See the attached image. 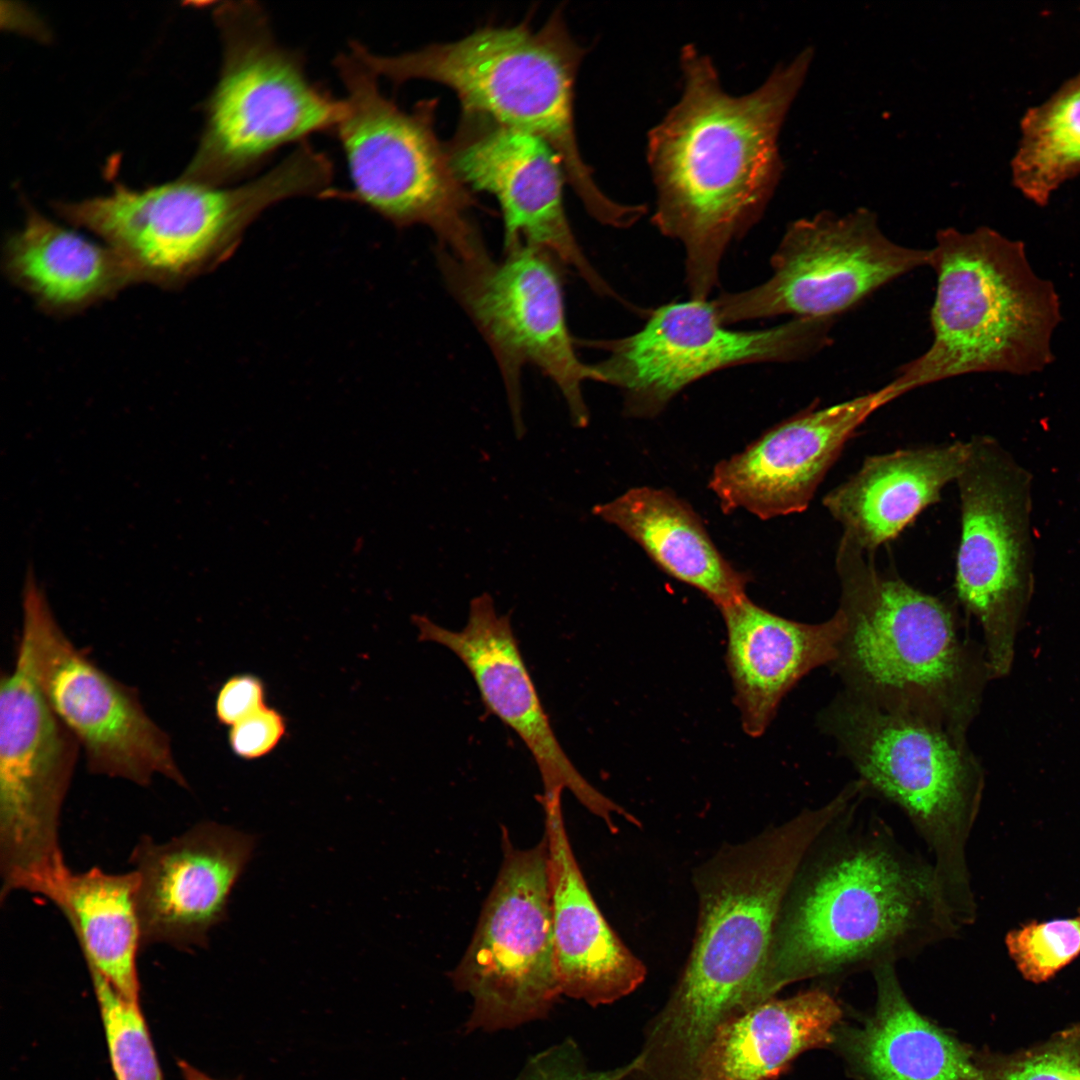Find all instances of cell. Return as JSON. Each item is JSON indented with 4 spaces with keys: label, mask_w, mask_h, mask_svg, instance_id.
Listing matches in <instances>:
<instances>
[{
    "label": "cell",
    "mask_w": 1080,
    "mask_h": 1080,
    "mask_svg": "<svg viewBox=\"0 0 1080 1080\" xmlns=\"http://www.w3.org/2000/svg\"><path fill=\"white\" fill-rule=\"evenodd\" d=\"M813 58L805 48L748 94L724 90L712 59L681 49L683 91L647 136L653 225L685 251L691 299L707 300L727 248L762 217L784 165L777 140Z\"/></svg>",
    "instance_id": "1"
},
{
    "label": "cell",
    "mask_w": 1080,
    "mask_h": 1080,
    "mask_svg": "<svg viewBox=\"0 0 1080 1080\" xmlns=\"http://www.w3.org/2000/svg\"><path fill=\"white\" fill-rule=\"evenodd\" d=\"M862 803L831 823L800 864L776 923L760 1003L797 981L896 964L961 929L930 859L906 848L879 817L858 816Z\"/></svg>",
    "instance_id": "2"
},
{
    "label": "cell",
    "mask_w": 1080,
    "mask_h": 1080,
    "mask_svg": "<svg viewBox=\"0 0 1080 1080\" xmlns=\"http://www.w3.org/2000/svg\"><path fill=\"white\" fill-rule=\"evenodd\" d=\"M858 800L857 787L848 783L823 805L803 809L746 841L726 844L697 868L693 945L657 1017L674 1044L700 1051L723 1024L759 1005L773 934L792 880L816 839Z\"/></svg>",
    "instance_id": "3"
},
{
    "label": "cell",
    "mask_w": 1080,
    "mask_h": 1080,
    "mask_svg": "<svg viewBox=\"0 0 1080 1080\" xmlns=\"http://www.w3.org/2000/svg\"><path fill=\"white\" fill-rule=\"evenodd\" d=\"M352 47L378 77L396 85L442 84L456 94L463 113L544 140L561 159L567 183L601 224L628 228L639 221V205L605 195L581 156L573 106L585 49L569 33L560 9L537 30L528 19L514 26L487 25L456 41L397 55L375 54L357 41Z\"/></svg>",
    "instance_id": "4"
},
{
    "label": "cell",
    "mask_w": 1080,
    "mask_h": 1080,
    "mask_svg": "<svg viewBox=\"0 0 1080 1080\" xmlns=\"http://www.w3.org/2000/svg\"><path fill=\"white\" fill-rule=\"evenodd\" d=\"M845 631L829 665L843 689L967 733L989 680L984 650L943 600L881 572L842 536L835 555Z\"/></svg>",
    "instance_id": "5"
},
{
    "label": "cell",
    "mask_w": 1080,
    "mask_h": 1080,
    "mask_svg": "<svg viewBox=\"0 0 1080 1080\" xmlns=\"http://www.w3.org/2000/svg\"><path fill=\"white\" fill-rule=\"evenodd\" d=\"M933 340L887 386L896 398L935 382L980 372L1029 374L1052 361L1060 321L1053 285L1032 269L1021 242L988 227L936 233Z\"/></svg>",
    "instance_id": "6"
},
{
    "label": "cell",
    "mask_w": 1080,
    "mask_h": 1080,
    "mask_svg": "<svg viewBox=\"0 0 1080 1080\" xmlns=\"http://www.w3.org/2000/svg\"><path fill=\"white\" fill-rule=\"evenodd\" d=\"M869 794L900 808L926 845L943 898L963 926L974 914L966 843L982 769L961 732L932 717L842 689L818 718Z\"/></svg>",
    "instance_id": "7"
},
{
    "label": "cell",
    "mask_w": 1080,
    "mask_h": 1080,
    "mask_svg": "<svg viewBox=\"0 0 1080 1080\" xmlns=\"http://www.w3.org/2000/svg\"><path fill=\"white\" fill-rule=\"evenodd\" d=\"M329 157L302 142L264 174L224 188L183 181L55 205L74 226L99 236L139 272L143 283L184 287L232 256L248 226L266 209L331 190Z\"/></svg>",
    "instance_id": "8"
},
{
    "label": "cell",
    "mask_w": 1080,
    "mask_h": 1080,
    "mask_svg": "<svg viewBox=\"0 0 1080 1080\" xmlns=\"http://www.w3.org/2000/svg\"><path fill=\"white\" fill-rule=\"evenodd\" d=\"M334 66L345 88L333 131L348 166L352 189L332 197L366 205L398 227L424 225L438 249L467 258L485 247L470 218L476 205L453 169L435 131L437 99L401 109L386 97L376 73L350 48Z\"/></svg>",
    "instance_id": "9"
},
{
    "label": "cell",
    "mask_w": 1080,
    "mask_h": 1080,
    "mask_svg": "<svg viewBox=\"0 0 1080 1080\" xmlns=\"http://www.w3.org/2000/svg\"><path fill=\"white\" fill-rule=\"evenodd\" d=\"M216 19L223 65L190 174L221 186L255 173L285 145L333 133L342 99L310 80L303 55L277 41L259 3H227Z\"/></svg>",
    "instance_id": "10"
},
{
    "label": "cell",
    "mask_w": 1080,
    "mask_h": 1080,
    "mask_svg": "<svg viewBox=\"0 0 1080 1080\" xmlns=\"http://www.w3.org/2000/svg\"><path fill=\"white\" fill-rule=\"evenodd\" d=\"M955 482L961 515L955 589L982 629L990 680L1010 670L1033 593V477L999 440L976 435L967 440Z\"/></svg>",
    "instance_id": "11"
},
{
    "label": "cell",
    "mask_w": 1080,
    "mask_h": 1080,
    "mask_svg": "<svg viewBox=\"0 0 1080 1080\" xmlns=\"http://www.w3.org/2000/svg\"><path fill=\"white\" fill-rule=\"evenodd\" d=\"M494 261L486 249L469 259L437 250L449 290L490 346L499 365L515 433L522 437L521 370L531 364L557 385L577 427L589 421L582 383L591 365L577 357L565 318L562 281L548 252L521 244Z\"/></svg>",
    "instance_id": "12"
},
{
    "label": "cell",
    "mask_w": 1080,
    "mask_h": 1080,
    "mask_svg": "<svg viewBox=\"0 0 1080 1080\" xmlns=\"http://www.w3.org/2000/svg\"><path fill=\"white\" fill-rule=\"evenodd\" d=\"M502 863L472 939L451 973L468 994L466 1031L511 1029L544 1018L561 995L557 977L548 843L517 848L502 831Z\"/></svg>",
    "instance_id": "13"
},
{
    "label": "cell",
    "mask_w": 1080,
    "mask_h": 1080,
    "mask_svg": "<svg viewBox=\"0 0 1080 1080\" xmlns=\"http://www.w3.org/2000/svg\"><path fill=\"white\" fill-rule=\"evenodd\" d=\"M22 664L59 720L83 748L89 770L147 786L162 775L186 787L168 735L134 689L79 650L58 624L33 567L22 591Z\"/></svg>",
    "instance_id": "14"
},
{
    "label": "cell",
    "mask_w": 1080,
    "mask_h": 1080,
    "mask_svg": "<svg viewBox=\"0 0 1080 1080\" xmlns=\"http://www.w3.org/2000/svg\"><path fill=\"white\" fill-rule=\"evenodd\" d=\"M836 318H793L758 330H734L711 301L690 299L654 310L637 332L590 341L607 351L592 364L596 382L624 397L626 415L657 416L685 387L716 371L750 363L806 360L831 344Z\"/></svg>",
    "instance_id": "15"
},
{
    "label": "cell",
    "mask_w": 1080,
    "mask_h": 1080,
    "mask_svg": "<svg viewBox=\"0 0 1080 1080\" xmlns=\"http://www.w3.org/2000/svg\"><path fill=\"white\" fill-rule=\"evenodd\" d=\"M80 747L19 662L0 684L1 900L49 898L69 869L59 843L62 806Z\"/></svg>",
    "instance_id": "16"
},
{
    "label": "cell",
    "mask_w": 1080,
    "mask_h": 1080,
    "mask_svg": "<svg viewBox=\"0 0 1080 1080\" xmlns=\"http://www.w3.org/2000/svg\"><path fill=\"white\" fill-rule=\"evenodd\" d=\"M929 262L930 249L894 242L866 208L844 215L823 211L787 227L771 257L767 280L722 293L711 303L726 326L781 315L837 318Z\"/></svg>",
    "instance_id": "17"
},
{
    "label": "cell",
    "mask_w": 1080,
    "mask_h": 1080,
    "mask_svg": "<svg viewBox=\"0 0 1080 1080\" xmlns=\"http://www.w3.org/2000/svg\"><path fill=\"white\" fill-rule=\"evenodd\" d=\"M446 147L461 181L499 202L505 252L521 244L542 249L573 268L600 296L615 297L573 234L563 203L565 170L548 143L487 117L462 112Z\"/></svg>",
    "instance_id": "18"
},
{
    "label": "cell",
    "mask_w": 1080,
    "mask_h": 1080,
    "mask_svg": "<svg viewBox=\"0 0 1080 1080\" xmlns=\"http://www.w3.org/2000/svg\"><path fill=\"white\" fill-rule=\"evenodd\" d=\"M413 621L420 640L439 644L461 660L487 710L522 740L539 770L543 793L570 791L612 833L618 831L614 814L636 824L633 815L590 784L566 755L527 669L510 618L497 612L489 594L471 600L467 623L461 630L445 628L423 615H415Z\"/></svg>",
    "instance_id": "19"
},
{
    "label": "cell",
    "mask_w": 1080,
    "mask_h": 1080,
    "mask_svg": "<svg viewBox=\"0 0 1080 1080\" xmlns=\"http://www.w3.org/2000/svg\"><path fill=\"white\" fill-rule=\"evenodd\" d=\"M254 846L252 835L210 821L164 843L143 836L130 855L142 949L207 947Z\"/></svg>",
    "instance_id": "20"
},
{
    "label": "cell",
    "mask_w": 1080,
    "mask_h": 1080,
    "mask_svg": "<svg viewBox=\"0 0 1080 1080\" xmlns=\"http://www.w3.org/2000/svg\"><path fill=\"white\" fill-rule=\"evenodd\" d=\"M894 399L885 385L831 406L806 408L719 462L709 488L726 513L744 509L763 520L801 513L856 430Z\"/></svg>",
    "instance_id": "21"
},
{
    "label": "cell",
    "mask_w": 1080,
    "mask_h": 1080,
    "mask_svg": "<svg viewBox=\"0 0 1080 1080\" xmlns=\"http://www.w3.org/2000/svg\"><path fill=\"white\" fill-rule=\"evenodd\" d=\"M562 794L542 793L540 799L560 991L591 1006L610 1004L634 992L647 970L611 928L588 888L566 832Z\"/></svg>",
    "instance_id": "22"
},
{
    "label": "cell",
    "mask_w": 1080,
    "mask_h": 1080,
    "mask_svg": "<svg viewBox=\"0 0 1080 1080\" xmlns=\"http://www.w3.org/2000/svg\"><path fill=\"white\" fill-rule=\"evenodd\" d=\"M726 627V665L743 730L761 736L783 697L813 669L830 665L845 631L837 608L828 620L803 623L757 605L748 596L719 609Z\"/></svg>",
    "instance_id": "23"
},
{
    "label": "cell",
    "mask_w": 1080,
    "mask_h": 1080,
    "mask_svg": "<svg viewBox=\"0 0 1080 1080\" xmlns=\"http://www.w3.org/2000/svg\"><path fill=\"white\" fill-rule=\"evenodd\" d=\"M4 275L48 315L67 317L143 283L133 265L108 245L93 242L29 208L6 239Z\"/></svg>",
    "instance_id": "24"
},
{
    "label": "cell",
    "mask_w": 1080,
    "mask_h": 1080,
    "mask_svg": "<svg viewBox=\"0 0 1080 1080\" xmlns=\"http://www.w3.org/2000/svg\"><path fill=\"white\" fill-rule=\"evenodd\" d=\"M967 441L899 449L865 458L846 481L830 490L823 506L842 536L869 553L895 539L941 492L955 482Z\"/></svg>",
    "instance_id": "25"
},
{
    "label": "cell",
    "mask_w": 1080,
    "mask_h": 1080,
    "mask_svg": "<svg viewBox=\"0 0 1080 1080\" xmlns=\"http://www.w3.org/2000/svg\"><path fill=\"white\" fill-rule=\"evenodd\" d=\"M895 963L873 972L875 1011L843 1036V1048L869 1080H986L977 1054L931 1023L911 1005Z\"/></svg>",
    "instance_id": "26"
},
{
    "label": "cell",
    "mask_w": 1080,
    "mask_h": 1080,
    "mask_svg": "<svg viewBox=\"0 0 1080 1080\" xmlns=\"http://www.w3.org/2000/svg\"><path fill=\"white\" fill-rule=\"evenodd\" d=\"M841 1016L823 988L770 998L716 1031L694 1080H776L801 1053L831 1044Z\"/></svg>",
    "instance_id": "27"
},
{
    "label": "cell",
    "mask_w": 1080,
    "mask_h": 1080,
    "mask_svg": "<svg viewBox=\"0 0 1080 1080\" xmlns=\"http://www.w3.org/2000/svg\"><path fill=\"white\" fill-rule=\"evenodd\" d=\"M593 513L635 541L669 576L694 587L718 609L746 596L749 576L719 552L689 504L666 489L636 487Z\"/></svg>",
    "instance_id": "28"
},
{
    "label": "cell",
    "mask_w": 1080,
    "mask_h": 1080,
    "mask_svg": "<svg viewBox=\"0 0 1080 1080\" xmlns=\"http://www.w3.org/2000/svg\"><path fill=\"white\" fill-rule=\"evenodd\" d=\"M137 875L98 867L65 873L50 901L69 922L87 968L125 999L139 1003L137 957L141 945Z\"/></svg>",
    "instance_id": "29"
},
{
    "label": "cell",
    "mask_w": 1080,
    "mask_h": 1080,
    "mask_svg": "<svg viewBox=\"0 0 1080 1080\" xmlns=\"http://www.w3.org/2000/svg\"><path fill=\"white\" fill-rule=\"evenodd\" d=\"M1012 169L1015 185L1038 205L1080 174V73L1025 115Z\"/></svg>",
    "instance_id": "30"
},
{
    "label": "cell",
    "mask_w": 1080,
    "mask_h": 1080,
    "mask_svg": "<svg viewBox=\"0 0 1080 1080\" xmlns=\"http://www.w3.org/2000/svg\"><path fill=\"white\" fill-rule=\"evenodd\" d=\"M88 971L116 1080H163L140 1004L125 999L96 971Z\"/></svg>",
    "instance_id": "31"
},
{
    "label": "cell",
    "mask_w": 1080,
    "mask_h": 1080,
    "mask_svg": "<svg viewBox=\"0 0 1080 1080\" xmlns=\"http://www.w3.org/2000/svg\"><path fill=\"white\" fill-rule=\"evenodd\" d=\"M986 1080H1080V1023L1010 1054H977Z\"/></svg>",
    "instance_id": "32"
},
{
    "label": "cell",
    "mask_w": 1080,
    "mask_h": 1080,
    "mask_svg": "<svg viewBox=\"0 0 1080 1080\" xmlns=\"http://www.w3.org/2000/svg\"><path fill=\"white\" fill-rule=\"evenodd\" d=\"M1006 944L1026 979L1046 981L1080 954V915L1031 923L1010 932Z\"/></svg>",
    "instance_id": "33"
},
{
    "label": "cell",
    "mask_w": 1080,
    "mask_h": 1080,
    "mask_svg": "<svg viewBox=\"0 0 1080 1080\" xmlns=\"http://www.w3.org/2000/svg\"><path fill=\"white\" fill-rule=\"evenodd\" d=\"M639 1062L636 1056L617 1068L594 1071L575 1041L566 1039L530 1057L514 1080H628Z\"/></svg>",
    "instance_id": "34"
},
{
    "label": "cell",
    "mask_w": 1080,
    "mask_h": 1080,
    "mask_svg": "<svg viewBox=\"0 0 1080 1080\" xmlns=\"http://www.w3.org/2000/svg\"><path fill=\"white\" fill-rule=\"evenodd\" d=\"M286 734L287 722L283 714L265 705L232 725L228 738L235 755L254 760L272 752Z\"/></svg>",
    "instance_id": "35"
},
{
    "label": "cell",
    "mask_w": 1080,
    "mask_h": 1080,
    "mask_svg": "<svg viewBox=\"0 0 1080 1080\" xmlns=\"http://www.w3.org/2000/svg\"><path fill=\"white\" fill-rule=\"evenodd\" d=\"M266 688L263 681L251 674H239L229 678L217 694L216 717L224 725L232 726L266 705Z\"/></svg>",
    "instance_id": "36"
},
{
    "label": "cell",
    "mask_w": 1080,
    "mask_h": 1080,
    "mask_svg": "<svg viewBox=\"0 0 1080 1080\" xmlns=\"http://www.w3.org/2000/svg\"><path fill=\"white\" fill-rule=\"evenodd\" d=\"M178 1066L184 1080H218L192 1066L185 1060L178 1061Z\"/></svg>",
    "instance_id": "37"
}]
</instances>
